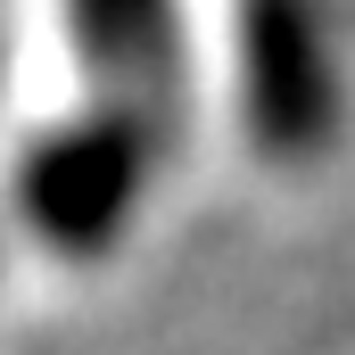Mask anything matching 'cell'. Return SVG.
<instances>
[{"label": "cell", "instance_id": "2", "mask_svg": "<svg viewBox=\"0 0 355 355\" xmlns=\"http://www.w3.org/2000/svg\"><path fill=\"white\" fill-rule=\"evenodd\" d=\"M240 83L248 132L272 157H314L339 124V75L322 0H240Z\"/></svg>", "mask_w": 355, "mask_h": 355}, {"label": "cell", "instance_id": "1", "mask_svg": "<svg viewBox=\"0 0 355 355\" xmlns=\"http://www.w3.org/2000/svg\"><path fill=\"white\" fill-rule=\"evenodd\" d=\"M141 182H149V124L124 116V107H99L67 132H42L17 157V207L50 248L99 257L124 232Z\"/></svg>", "mask_w": 355, "mask_h": 355}, {"label": "cell", "instance_id": "3", "mask_svg": "<svg viewBox=\"0 0 355 355\" xmlns=\"http://www.w3.org/2000/svg\"><path fill=\"white\" fill-rule=\"evenodd\" d=\"M67 25H75L83 67L107 83V99L157 132V116L174 107V83H182L174 0H67Z\"/></svg>", "mask_w": 355, "mask_h": 355}]
</instances>
